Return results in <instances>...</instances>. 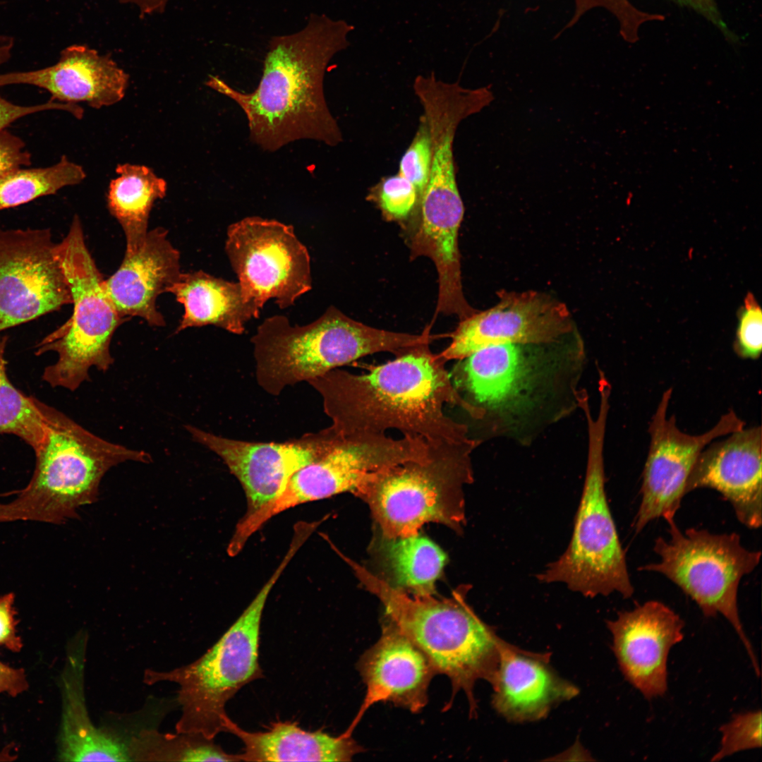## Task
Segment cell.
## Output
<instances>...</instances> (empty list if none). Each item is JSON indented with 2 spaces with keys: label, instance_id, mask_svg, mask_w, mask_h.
<instances>
[{
  "label": "cell",
  "instance_id": "cell-1",
  "mask_svg": "<svg viewBox=\"0 0 762 762\" xmlns=\"http://www.w3.org/2000/svg\"><path fill=\"white\" fill-rule=\"evenodd\" d=\"M397 358L367 374L333 369L308 382L321 395L334 433H385L397 429L421 436L428 443L468 437L466 425L447 416L446 404L479 418L485 410L465 400L452 384L446 361L429 344L399 351Z\"/></svg>",
  "mask_w": 762,
  "mask_h": 762
},
{
  "label": "cell",
  "instance_id": "cell-2",
  "mask_svg": "<svg viewBox=\"0 0 762 762\" xmlns=\"http://www.w3.org/2000/svg\"><path fill=\"white\" fill-rule=\"evenodd\" d=\"M352 30L344 20L312 15L300 32L270 40L253 92H241L214 75L206 85L241 107L251 141L264 150L302 139L336 146L343 138L325 99L323 80L331 59L349 46Z\"/></svg>",
  "mask_w": 762,
  "mask_h": 762
},
{
  "label": "cell",
  "instance_id": "cell-3",
  "mask_svg": "<svg viewBox=\"0 0 762 762\" xmlns=\"http://www.w3.org/2000/svg\"><path fill=\"white\" fill-rule=\"evenodd\" d=\"M346 562L365 588L375 595L391 620L428 657L437 673L447 675L453 694L462 690L475 710L473 689L479 679L491 682L502 640L466 601L471 586L458 587L449 598L410 596L392 588L351 559Z\"/></svg>",
  "mask_w": 762,
  "mask_h": 762
},
{
  "label": "cell",
  "instance_id": "cell-4",
  "mask_svg": "<svg viewBox=\"0 0 762 762\" xmlns=\"http://www.w3.org/2000/svg\"><path fill=\"white\" fill-rule=\"evenodd\" d=\"M45 421L44 440L35 451L32 476L11 502L0 504V522L28 520L61 524L96 501L100 481L126 461H152L144 451L107 441L64 413L37 399Z\"/></svg>",
  "mask_w": 762,
  "mask_h": 762
},
{
  "label": "cell",
  "instance_id": "cell-5",
  "mask_svg": "<svg viewBox=\"0 0 762 762\" xmlns=\"http://www.w3.org/2000/svg\"><path fill=\"white\" fill-rule=\"evenodd\" d=\"M431 340L428 331L411 334L365 325L334 306L303 326L291 325L284 315L269 317L251 338L258 383L274 396L287 386L308 382L363 356L382 351L396 354Z\"/></svg>",
  "mask_w": 762,
  "mask_h": 762
},
{
  "label": "cell",
  "instance_id": "cell-6",
  "mask_svg": "<svg viewBox=\"0 0 762 762\" xmlns=\"http://www.w3.org/2000/svg\"><path fill=\"white\" fill-rule=\"evenodd\" d=\"M480 442L468 437L428 443V459L406 461L372 474L355 495L369 505L380 535L415 536L428 522L461 531L466 521L464 486L473 481L471 456Z\"/></svg>",
  "mask_w": 762,
  "mask_h": 762
},
{
  "label": "cell",
  "instance_id": "cell-7",
  "mask_svg": "<svg viewBox=\"0 0 762 762\" xmlns=\"http://www.w3.org/2000/svg\"><path fill=\"white\" fill-rule=\"evenodd\" d=\"M286 552L277 569L239 617L195 661L169 670L147 669L143 682L178 686L181 714L176 732L210 739L226 732V703L245 685L263 677L259 663L260 624L270 591L292 559Z\"/></svg>",
  "mask_w": 762,
  "mask_h": 762
},
{
  "label": "cell",
  "instance_id": "cell-8",
  "mask_svg": "<svg viewBox=\"0 0 762 762\" xmlns=\"http://www.w3.org/2000/svg\"><path fill=\"white\" fill-rule=\"evenodd\" d=\"M579 406L587 422L588 454L573 533L564 552L537 578L543 583H564L570 590L588 597L617 592L629 598L634 588L605 485L604 443L610 400L605 396L600 397L595 416L587 400H583Z\"/></svg>",
  "mask_w": 762,
  "mask_h": 762
},
{
  "label": "cell",
  "instance_id": "cell-9",
  "mask_svg": "<svg viewBox=\"0 0 762 762\" xmlns=\"http://www.w3.org/2000/svg\"><path fill=\"white\" fill-rule=\"evenodd\" d=\"M54 250L69 286L73 311L67 322L36 346L35 354L56 352L58 359L44 368L42 380L52 387L73 392L90 380L91 367L109 369L114 362L109 351L112 337L128 319L119 314L107 294L78 215Z\"/></svg>",
  "mask_w": 762,
  "mask_h": 762
},
{
  "label": "cell",
  "instance_id": "cell-10",
  "mask_svg": "<svg viewBox=\"0 0 762 762\" xmlns=\"http://www.w3.org/2000/svg\"><path fill=\"white\" fill-rule=\"evenodd\" d=\"M667 539L658 537L653 550L660 561L639 567L663 574L698 605L703 615L723 616L743 643L757 675L760 669L743 629L737 605L741 579L752 572L761 557L749 550L737 533L715 534L690 528L682 532L675 519L667 522Z\"/></svg>",
  "mask_w": 762,
  "mask_h": 762
},
{
  "label": "cell",
  "instance_id": "cell-11",
  "mask_svg": "<svg viewBox=\"0 0 762 762\" xmlns=\"http://www.w3.org/2000/svg\"><path fill=\"white\" fill-rule=\"evenodd\" d=\"M327 429L330 440L325 452L294 473L277 497L246 516L250 531H258L272 516L297 505L345 492L355 495L374 473L428 457V443L421 436L393 439L385 433L341 435Z\"/></svg>",
  "mask_w": 762,
  "mask_h": 762
},
{
  "label": "cell",
  "instance_id": "cell-12",
  "mask_svg": "<svg viewBox=\"0 0 762 762\" xmlns=\"http://www.w3.org/2000/svg\"><path fill=\"white\" fill-rule=\"evenodd\" d=\"M225 251L246 298L260 309L272 298L286 308L312 289L310 255L291 225L247 217L228 227Z\"/></svg>",
  "mask_w": 762,
  "mask_h": 762
},
{
  "label": "cell",
  "instance_id": "cell-13",
  "mask_svg": "<svg viewBox=\"0 0 762 762\" xmlns=\"http://www.w3.org/2000/svg\"><path fill=\"white\" fill-rule=\"evenodd\" d=\"M672 389L665 390L650 421V444L642 473L641 502L633 527L641 532L652 521L675 519L689 476L701 451L714 440L744 428L733 411L722 415L707 432L692 435L682 432L674 416L667 417Z\"/></svg>",
  "mask_w": 762,
  "mask_h": 762
},
{
  "label": "cell",
  "instance_id": "cell-14",
  "mask_svg": "<svg viewBox=\"0 0 762 762\" xmlns=\"http://www.w3.org/2000/svg\"><path fill=\"white\" fill-rule=\"evenodd\" d=\"M49 229L0 227V332L72 303Z\"/></svg>",
  "mask_w": 762,
  "mask_h": 762
},
{
  "label": "cell",
  "instance_id": "cell-15",
  "mask_svg": "<svg viewBox=\"0 0 762 762\" xmlns=\"http://www.w3.org/2000/svg\"><path fill=\"white\" fill-rule=\"evenodd\" d=\"M450 344L440 355L461 360L488 346L544 344L572 330L566 306L536 292L501 293L500 301L461 320Z\"/></svg>",
  "mask_w": 762,
  "mask_h": 762
},
{
  "label": "cell",
  "instance_id": "cell-16",
  "mask_svg": "<svg viewBox=\"0 0 762 762\" xmlns=\"http://www.w3.org/2000/svg\"><path fill=\"white\" fill-rule=\"evenodd\" d=\"M193 439L217 454L241 483L250 514L277 497L294 473L316 460L330 440L327 428L285 442L229 439L187 425Z\"/></svg>",
  "mask_w": 762,
  "mask_h": 762
},
{
  "label": "cell",
  "instance_id": "cell-17",
  "mask_svg": "<svg viewBox=\"0 0 762 762\" xmlns=\"http://www.w3.org/2000/svg\"><path fill=\"white\" fill-rule=\"evenodd\" d=\"M612 650L626 680L647 699L667 690V658L684 638V621L667 605L648 600L607 622Z\"/></svg>",
  "mask_w": 762,
  "mask_h": 762
},
{
  "label": "cell",
  "instance_id": "cell-18",
  "mask_svg": "<svg viewBox=\"0 0 762 762\" xmlns=\"http://www.w3.org/2000/svg\"><path fill=\"white\" fill-rule=\"evenodd\" d=\"M358 669L366 686L358 713L345 732L351 734L365 712L378 702H391L412 713L428 702V689L437 674L425 653L396 624L383 617L378 641L361 657Z\"/></svg>",
  "mask_w": 762,
  "mask_h": 762
},
{
  "label": "cell",
  "instance_id": "cell-19",
  "mask_svg": "<svg viewBox=\"0 0 762 762\" xmlns=\"http://www.w3.org/2000/svg\"><path fill=\"white\" fill-rule=\"evenodd\" d=\"M762 433L760 426L742 428L724 440L708 445L698 455L685 492L710 488L732 505L744 526L762 523Z\"/></svg>",
  "mask_w": 762,
  "mask_h": 762
},
{
  "label": "cell",
  "instance_id": "cell-20",
  "mask_svg": "<svg viewBox=\"0 0 762 762\" xmlns=\"http://www.w3.org/2000/svg\"><path fill=\"white\" fill-rule=\"evenodd\" d=\"M128 80V74L110 56L84 44L66 47L58 61L50 66L0 74V87L33 85L49 92L54 101L85 102L95 109L121 101Z\"/></svg>",
  "mask_w": 762,
  "mask_h": 762
},
{
  "label": "cell",
  "instance_id": "cell-21",
  "mask_svg": "<svg viewBox=\"0 0 762 762\" xmlns=\"http://www.w3.org/2000/svg\"><path fill=\"white\" fill-rule=\"evenodd\" d=\"M87 641V632L81 631L68 643L59 682L56 756L62 761H131L127 739L111 728L97 727L89 715L85 691Z\"/></svg>",
  "mask_w": 762,
  "mask_h": 762
},
{
  "label": "cell",
  "instance_id": "cell-22",
  "mask_svg": "<svg viewBox=\"0 0 762 762\" xmlns=\"http://www.w3.org/2000/svg\"><path fill=\"white\" fill-rule=\"evenodd\" d=\"M167 234L162 227L148 231L138 248L126 251L118 270L104 279L107 294L121 317H139L155 327L165 325L156 300L181 274L180 253Z\"/></svg>",
  "mask_w": 762,
  "mask_h": 762
},
{
  "label": "cell",
  "instance_id": "cell-23",
  "mask_svg": "<svg viewBox=\"0 0 762 762\" xmlns=\"http://www.w3.org/2000/svg\"><path fill=\"white\" fill-rule=\"evenodd\" d=\"M547 660V655L526 652L502 641L490 682L492 704L502 716L513 722L538 720L553 706L578 694V689L560 677Z\"/></svg>",
  "mask_w": 762,
  "mask_h": 762
},
{
  "label": "cell",
  "instance_id": "cell-24",
  "mask_svg": "<svg viewBox=\"0 0 762 762\" xmlns=\"http://www.w3.org/2000/svg\"><path fill=\"white\" fill-rule=\"evenodd\" d=\"M225 727L244 744L241 761H350L363 751L345 732L334 737L322 730L307 731L295 722L277 721L265 731L250 732L228 717Z\"/></svg>",
  "mask_w": 762,
  "mask_h": 762
},
{
  "label": "cell",
  "instance_id": "cell-25",
  "mask_svg": "<svg viewBox=\"0 0 762 762\" xmlns=\"http://www.w3.org/2000/svg\"><path fill=\"white\" fill-rule=\"evenodd\" d=\"M168 292L173 294L184 308L176 333L188 327L212 325L241 334L246 322L258 318L261 310L246 298L238 282L202 270L181 272Z\"/></svg>",
  "mask_w": 762,
  "mask_h": 762
},
{
  "label": "cell",
  "instance_id": "cell-26",
  "mask_svg": "<svg viewBox=\"0 0 762 762\" xmlns=\"http://www.w3.org/2000/svg\"><path fill=\"white\" fill-rule=\"evenodd\" d=\"M522 346L503 344L483 347L461 359L455 380L480 403L509 401L526 387L531 377Z\"/></svg>",
  "mask_w": 762,
  "mask_h": 762
},
{
  "label": "cell",
  "instance_id": "cell-27",
  "mask_svg": "<svg viewBox=\"0 0 762 762\" xmlns=\"http://www.w3.org/2000/svg\"><path fill=\"white\" fill-rule=\"evenodd\" d=\"M380 579L388 585L416 596L433 595L447 560L433 541L418 534L388 538L381 536L371 545Z\"/></svg>",
  "mask_w": 762,
  "mask_h": 762
},
{
  "label": "cell",
  "instance_id": "cell-28",
  "mask_svg": "<svg viewBox=\"0 0 762 762\" xmlns=\"http://www.w3.org/2000/svg\"><path fill=\"white\" fill-rule=\"evenodd\" d=\"M118 177L111 181L107 207L123 231L126 251L132 252L143 242L148 232V219L154 202L167 193L166 181L144 165L119 164Z\"/></svg>",
  "mask_w": 762,
  "mask_h": 762
},
{
  "label": "cell",
  "instance_id": "cell-29",
  "mask_svg": "<svg viewBox=\"0 0 762 762\" xmlns=\"http://www.w3.org/2000/svg\"><path fill=\"white\" fill-rule=\"evenodd\" d=\"M131 761H241L240 754L226 752L201 734L139 730L127 739Z\"/></svg>",
  "mask_w": 762,
  "mask_h": 762
},
{
  "label": "cell",
  "instance_id": "cell-30",
  "mask_svg": "<svg viewBox=\"0 0 762 762\" xmlns=\"http://www.w3.org/2000/svg\"><path fill=\"white\" fill-rule=\"evenodd\" d=\"M85 176L83 168L66 156L47 167L20 168L0 179V210L54 194L64 187L80 183Z\"/></svg>",
  "mask_w": 762,
  "mask_h": 762
},
{
  "label": "cell",
  "instance_id": "cell-31",
  "mask_svg": "<svg viewBox=\"0 0 762 762\" xmlns=\"http://www.w3.org/2000/svg\"><path fill=\"white\" fill-rule=\"evenodd\" d=\"M6 336L0 335V435H13L36 451L45 435V421L37 399L27 396L10 381L5 350Z\"/></svg>",
  "mask_w": 762,
  "mask_h": 762
},
{
  "label": "cell",
  "instance_id": "cell-32",
  "mask_svg": "<svg viewBox=\"0 0 762 762\" xmlns=\"http://www.w3.org/2000/svg\"><path fill=\"white\" fill-rule=\"evenodd\" d=\"M761 718L760 710L748 711L734 715L722 725L720 746L711 761H719L739 751L761 748Z\"/></svg>",
  "mask_w": 762,
  "mask_h": 762
},
{
  "label": "cell",
  "instance_id": "cell-33",
  "mask_svg": "<svg viewBox=\"0 0 762 762\" xmlns=\"http://www.w3.org/2000/svg\"><path fill=\"white\" fill-rule=\"evenodd\" d=\"M431 155L430 133L422 115L416 134L400 159L398 171L416 187L419 199L428 183Z\"/></svg>",
  "mask_w": 762,
  "mask_h": 762
},
{
  "label": "cell",
  "instance_id": "cell-34",
  "mask_svg": "<svg viewBox=\"0 0 762 762\" xmlns=\"http://www.w3.org/2000/svg\"><path fill=\"white\" fill-rule=\"evenodd\" d=\"M762 349L761 309L752 294H749L738 315L734 350L742 358L756 360Z\"/></svg>",
  "mask_w": 762,
  "mask_h": 762
},
{
  "label": "cell",
  "instance_id": "cell-35",
  "mask_svg": "<svg viewBox=\"0 0 762 762\" xmlns=\"http://www.w3.org/2000/svg\"><path fill=\"white\" fill-rule=\"evenodd\" d=\"M14 40L7 35H0V66L11 56ZM47 110H63L81 119L83 110L76 104L62 103L50 99L40 104L22 106L13 104L0 96V131L13 121L29 114Z\"/></svg>",
  "mask_w": 762,
  "mask_h": 762
},
{
  "label": "cell",
  "instance_id": "cell-36",
  "mask_svg": "<svg viewBox=\"0 0 762 762\" xmlns=\"http://www.w3.org/2000/svg\"><path fill=\"white\" fill-rule=\"evenodd\" d=\"M378 195L384 213L395 219L406 217L419 198L416 187L399 172L381 181Z\"/></svg>",
  "mask_w": 762,
  "mask_h": 762
},
{
  "label": "cell",
  "instance_id": "cell-37",
  "mask_svg": "<svg viewBox=\"0 0 762 762\" xmlns=\"http://www.w3.org/2000/svg\"><path fill=\"white\" fill-rule=\"evenodd\" d=\"M30 163L31 155L23 140L6 129L0 131V179Z\"/></svg>",
  "mask_w": 762,
  "mask_h": 762
},
{
  "label": "cell",
  "instance_id": "cell-38",
  "mask_svg": "<svg viewBox=\"0 0 762 762\" xmlns=\"http://www.w3.org/2000/svg\"><path fill=\"white\" fill-rule=\"evenodd\" d=\"M14 600L12 593L0 596V647L18 653L23 648V642L17 633Z\"/></svg>",
  "mask_w": 762,
  "mask_h": 762
},
{
  "label": "cell",
  "instance_id": "cell-39",
  "mask_svg": "<svg viewBox=\"0 0 762 762\" xmlns=\"http://www.w3.org/2000/svg\"><path fill=\"white\" fill-rule=\"evenodd\" d=\"M678 6L689 8L711 23L731 44H738L739 36L726 23L715 0H671Z\"/></svg>",
  "mask_w": 762,
  "mask_h": 762
},
{
  "label": "cell",
  "instance_id": "cell-40",
  "mask_svg": "<svg viewBox=\"0 0 762 762\" xmlns=\"http://www.w3.org/2000/svg\"><path fill=\"white\" fill-rule=\"evenodd\" d=\"M28 688L25 671L0 661V694L6 693L15 697Z\"/></svg>",
  "mask_w": 762,
  "mask_h": 762
},
{
  "label": "cell",
  "instance_id": "cell-41",
  "mask_svg": "<svg viewBox=\"0 0 762 762\" xmlns=\"http://www.w3.org/2000/svg\"><path fill=\"white\" fill-rule=\"evenodd\" d=\"M123 4H131L137 6L140 16H145L159 13L164 11L170 0H119Z\"/></svg>",
  "mask_w": 762,
  "mask_h": 762
},
{
  "label": "cell",
  "instance_id": "cell-42",
  "mask_svg": "<svg viewBox=\"0 0 762 762\" xmlns=\"http://www.w3.org/2000/svg\"><path fill=\"white\" fill-rule=\"evenodd\" d=\"M616 0H574V12L583 15L595 8H605Z\"/></svg>",
  "mask_w": 762,
  "mask_h": 762
}]
</instances>
